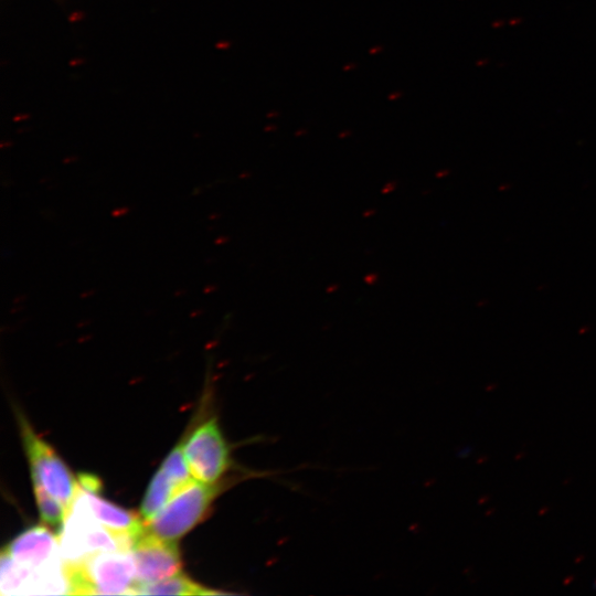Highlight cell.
<instances>
[{"instance_id": "cell-1", "label": "cell", "mask_w": 596, "mask_h": 596, "mask_svg": "<svg viewBox=\"0 0 596 596\" xmlns=\"http://www.w3.org/2000/svg\"><path fill=\"white\" fill-rule=\"evenodd\" d=\"M67 594H136V570L130 550L100 551L72 563H64Z\"/></svg>"}, {"instance_id": "cell-2", "label": "cell", "mask_w": 596, "mask_h": 596, "mask_svg": "<svg viewBox=\"0 0 596 596\" xmlns=\"http://www.w3.org/2000/svg\"><path fill=\"white\" fill-rule=\"evenodd\" d=\"M222 485L192 479L171 497L161 511L145 526L160 539L177 541L202 521Z\"/></svg>"}, {"instance_id": "cell-3", "label": "cell", "mask_w": 596, "mask_h": 596, "mask_svg": "<svg viewBox=\"0 0 596 596\" xmlns=\"http://www.w3.org/2000/svg\"><path fill=\"white\" fill-rule=\"evenodd\" d=\"M61 556L64 563H72L100 551L130 550L134 541L114 533L88 511L77 492L58 535Z\"/></svg>"}, {"instance_id": "cell-4", "label": "cell", "mask_w": 596, "mask_h": 596, "mask_svg": "<svg viewBox=\"0 0 596 596\" xmlns=\"http://www.w3.org/2000/svg\"><path fill=\"white\" fill-rule=\"evenodd\" d=\"M19 424L32 482L40 483L56 498L68 514L78 492V481L53 448L33 432L23 416H19Z\"/></svg>"}, {"instance_id": "cell-5", "label": "cell", "mask_w": 596, "mask_h": 596, "mask_svg": "<svg viewBox=\"0 0 596 596\" xmlns=\"http://www.w3.org/2000/svg\"><path fill=\"white\" fill-rule=\"evenodd\" d=\"M183 451L192 477L202 482H219L232 466L230 445L215 417L193 430Z\"/></svg>"}, {"instance_id": "cell-6", "label": "cell", "mask_w": 596, "mask_h": 596, "mask_svg": "<svg viewBox=\"0 0 596 596\" xmlns=\"http://www.w3.org/2000/svg\"><path fill=\"white\" fill-rule=\"evenodd\" d=\"M2 551L32 572L47 573L64 570L58 535L46 525H34L23 531Z\"/></svg>"}, {"instance_id": "cell-7", "label": "cell", "mask_w": 596, "mask_h": 596, "mask_svg": "<svg viewBox=\"0 0 596 596\" xmlns=\"http://www.w3.org/2000/svg\"><path fill=\"white\" fill-rule=\"evenodd\" d=\"M130 554L135 564L137 586L172 576L180 573L182 567L177 542L160 539L146 530L134 542Z\"/></svg>"}, {"instance_id": "cell-8", "label": "cell", "mask_w": 596, "mask_h": 596, "mask_svg": "<svg viewBox=\"0 0 596 596\" xmlns=\"http://www.w3.org/2000/svg\"><path fill=\"white\" fill-rule=\"evenodd\" d=\"M99 488L96 476L78 475V494L94 519L114 533L135 542L146 528L140 514L104 500L98 494Z\"/></svg>"}, {"instance_id": "cell-9", "label": "cell", "mask_w": 596, "mask_h": 596, "mask_svg": "<svg viewBox=\"0 0 596 596\" xmlns=\"http://www.w3.org/2000/svg\"><path fill=\"white\" fill-rule=\"evenodd\" d=\"M136 594L141 595H215L223 592L213 590L192 581L182 573L163 579L139 584Z\"/></svg>"}, {"instance_id": "cell-10", "label": "cell", "mask_w": 596, "mask_h": 596, "mask_svg": "<svg viewBox=\"0 0 596 596\" xmlns=\"http://www.w3.org/2000/svg\"><path fill=\"white\" fill-rule=\"evenodd\" d=\"M177 488L168 475L160 468L152 477L140 507V517L149 523L168 503Z\"/></svg>"}, {"instance_id": "cell-11", "label": "cell", "mask_w": 596, "mask_h": 596, "mask_svg": "<svg viewBox=\"0 0 596 596\" xmlns=\"http://www.w3.org/2000/svg\"><path fill=\"white\" fill-rule=\"evenodd\" d=\"M32 483L42 523L60 535L67 518V511L64 505L56 498L51 496L40 483Z\"/></svg>"}, {"instance_id": "cell-12", "label": "cell", "mask_w": 596, "mask_h": 596, "mask_svg": "<svg viewBox=\"0 0 596 596\" xmlns=\"http://www.w3.org/2000/svg\"><path fill=\"white\" fill-rule=\"evenodd\" d=\"M161 469L174 483L177 490L193 479L183 451V441H180L169 453L162 462Z\"/></svg>"}]
</instances>
